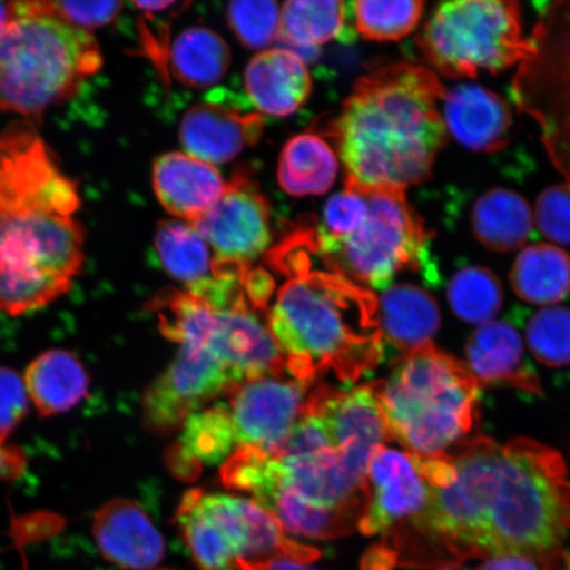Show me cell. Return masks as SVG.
<instances>
[{
    "label": "cell",
    "instance_id": "6da1fadb",
    "mask_svg": "<svg viewBox=\"0 0 570 570\" xmlns=\"http://www.w3.org/2000/svg\"><path fill=\"white\" fill-rule=\"evenodd\" d=\"M415 461L431 498L422 515L397 529L404 566L439 569L502 553L529 556L550 570L564 566L570 483L552 448L480 436Z\"/></svg>",
    "mask_w": 570,
    "mask_h": 570
},
{
    "label": "cell",
    "instance_id": "7a4b0ae2",
    "mask_svg": "<svg viewBox=\"0 0 570 570\" xmlns=\"http://www.w3.org/2000/svg\"><path fill=\"white\" fill-rule=\"evenodd\" d=\"M80 197L31 124L0 135V311L19 316L67 294L83 262Z\"/></svg>",
    "mask_w": 570,
    "mask_h": 570
},
{
    "label": "cell",
    "instance_id": "3957f363",
    "mask_svg": "<svg viewBox=\"0 0 570 570\" xmlns=\"http://www.w3.org/2000/svg\"><path fill=\"white\" fill-rule=\"evenodd\" d=\"M445 95L416 63H381L360 77L330 127L346 180L402 189L425 181L449 137L438 106Z\"/></svg>",
    "mask_w": 570,
    "mask_h": 570
},
{
    "label": "cell",
    "instance_id": "277c9868",
    "mask_svg": "<svg viewBox=\"0 0 570 570\" xmlns=\"http://www.w3.org/2000/svg\"><path fill=\"white\" fill-rule=\"evenodd\" d=\"M274 265L291 274L269 312V332L285 358V373L313 384L333 372L353 383L384 358L372 291L331 271H312L306 253L294 242L274 255Z\"/></svg>",
    "mask_w": 570,
    "mask_h": 570
},
{
    "label": "cell",
    "instance_id": "5b68a950",
    "mask_svg": "<svg viewBox=\"0 0 570 570\" xmlns=\"http://www.w3.org/2000/svg\"><path fill=\"white\" fill-rule=\"evenodd\" d=\"M374 386L391 439L413 458L446 454L479 416L480 382L465 363L433 344L403 354Z\"/></svg>",
    "mask_w": 570,
    "mask_h": 570
},
{
    "label": "cell",
    "instance_id": "8992f818",
    "mask_svg": "<svg viewBox=\"0 0 570 570\" xmlns=\"http://www.w3.org/2000/svg\"><path fill=\"white\" fill-rule=\"evenodd\" d=\"M101 67L88 31L17 2V18L0 35V110L39 122Z\"/></svg>",
    "mask_w": 570,
    "mask_h": 570
},
{
    "label": "cell",
    "instance_id": "52a82bcc",
    "mask_svg": "<svg viewBox=\"0 0 570 570\" xmlns=\"http://www.w3.org/2000/svg\"><path fill=\"white\" fill-rule=\"evenodd\" d=\"M366 216L352 234L318 242L308 233L306 239L331 273L366 289L386 291L403 271L431 266V233L410 205L405 189L366 187Z\"/></svg>",
    "mask_w": 570,
    "mask_h": 570
},
{
    "label": "cell",
    "instance_id": "ba28073f",
    "mask_svg": "<svg viewBox=\"0 0 570 570\" xmlns=\"http://www.w3.org/2000/svg\"><path fill=\"white\" fill-rule=\"evenodd\" d=\"M430 66L451 80L475 78L522 63L533 52L523 32L522 10L510 0L441 3L416 38Z\"/></svg>",
    "mask_w": 570,
    "mask_h": 570
},
{
    "label": "cell",
    "instance_id": "9c48e42d",
    "mask_svg": "<svg viewBox=\"0 0 570 570\" xmlns=\"http://www.w3.org/2000/svg\"><path fill=\"white\" fill-rule=\"evenodd\" d=\"M533 27V52L512 81L519 110L538 124L556 169L570 185V2L543 3Z\"/></svg>",
    "mask_w": 570,
    "mask_h": 570
},
{
    "label": "cell",
    "instance_id": "30bf717a",
    "mask_svg": "<svg viewBox=\"0 0 570 570\" xmlns=\"http://www.w3.org/2000/svg\"><path fill=\"white\" fill-rule=\"evenodd\" d=\"M244 382L210 348L181 345L176 358L146 391L142 424L151 433L168 436L203 405Z\"/></svg>",
    "mask_w": 570,
    "mask_h": 570
},
{
    "label": "cell",
    "instance_id": "8fae6325",
    "mask_svg": "<svg viewBox=\"0 0 570 570\" xmlns=\"http://www.w3.org/2000/svg\"><path fill=\"white\" fill-rule=\"evenodd\" d=\"M191 226L217 261L249 265L273 242L269 204L244 169L235 173L219 202Z\"/></svg>",
    "mask_w": 570,
    "mask_h": 570
},
{
    "label": "cell",
    "instance_id": "7c38bea8",
    "mask_svg": "<svg viewBox=\"0 0 570 570\" xmlns=\"http://www.w3.org/2000/svg\"><path fill=\"white\" fill-rule=\"evenodd\" d=\"M282 376H263L232 392L230 412L239 446H255L273 458L282 451L312 386Z\"/></svg>",
    "mask_w": 570,
    "mask_h": 570
},
{
    "label": "cell",
    "instance_id": "4fadbf2b",
    "mask_svg": "<svg viewBox=\"0 0 570 570\" xmlns=\"http://www.w3.org/2000/svg\"><path fill=\"white\" fill-rule=\"evenodd\" d=\"M198 508L210 517L229 538L239 562L288 559L308 564L320 558L315 547L291 540L279 520L261 504L225 494H206L195 489Z\"/></svg>",
    "mask_w": 570,
    "mask_h": 570
},
{
    "label": "cell",
    "instance_id": "5bb4252c",
    "mask_svg": "<svg viewBox=\"0 0 570 570\" xmlns=\"http://www.w3.org/2000/svg\"><path fill=\"white\" fill-rule=\"evenodd\" d=\"M366 482L367 505L358 525L366 537L413 522L430 504V487L407 452L377 448L368 463Z\"/></svg>",
    "mask_w": 570,
    "mask_h": 570
},
{
    "label": "cell",
    "instance_id": "9a60e30c",
    "mask_svg": "<svg viewBox=\"0 0 570 570\" xmlns=\"http://www.w3.org/2000/svg\"><path fill=\"white\" fill-rule=\"evenodd\" d=\"M303 409L324 420L337 451L362 469L392 440L374 383L354 390L321 386L309 392Z\"/></svg>",
    "mask_w": 570,
    "mask_h": 570
},
{
    "label": "cell",
    "instance_id": "2e32d148",
    "mask_svg": "<svg viewBox=\"0 0 570 570\" xmlns=\"http://www.w3.org/2000/svg\"><path fill=\"white\" fill-rule=\"evenodd\" d=\"M92 533L104 558L124 570H153L166 554L163 534L132 499L105 503L96 512Z\"/></svg>",
    "mask_w": 570,
    "mask_h": 570
},
{
    "label": "cell",
    "instance_id": "e0dca14e",
    "mask_svg": "<svg viewBox=\"0 0 570 570\" xmlns=\"http://www.w3.org/2000/svg\"><path fill=\"white\" fill-rule=\"evenodd\" d=\"M265 128L261 112H244L219 104H202L185 112L180 141L188 155L225 164L259 141Z\"/></svg>",
    "mask_w": 570,
    "mask_h": 570
},
{
    "label": "cell",
    "instance_id": "ac0fdd59",
    "mask_svg": "<svg viewBox=\"0 0 570 570\" xmlns=\"http://www.w3.org/2000/svg\"><path fill=\"white\" fill-rule=\"evenodd\" d=\"M153 184L163 208L190 225L219 202L227 185L212 164L184 153H168L156 159Z\"/></svg>",
    "mask_w": 570,
    "mask_h": 570
},
{
    "label": "cell",
    "instance_id": "d6986e66",
    "mask_svg": "<svg viewBox=\"0 0 570 570\" xmlns=\"http://www.w3.org/2000/svg\"><path fill=\"white\" fill-rule=\"evenodd\" d=\"M444 122L463 147L494 153L508 145L512 114L508 102L474 83H463L444 97Z\"/></svg>",
    "mask_w": 570,
    "mask_h": 570
},
{
    "label": "cell",
    "instance_id": "ffe728a7",
    "mask_svg": "<svg viewBox=\"0 0 570 570\" xmlns=\"http://www.w3.org/2000/svg\"><path fill=\"white\" fill-rule=\"evenodd\" d=\"M254 497L256 503L279 520L284 531L320 540L338 539L358 529L367 505L327 509L303 501L283 487L275 459L266 480Z\"/></svg>",
    "mask_w": 570,
    "mask_h": 570
},
{
    "label": "cell",
    "instance_id": "44dd1931",
    "mask_svg": "<svg viewBox=\"0 0 570 570\" xmlns=\"http://www.w3.org/2000/svg\"><path fill=\"white\" fill-rule=\"evenodd\" d=\"M245 87L263 116L289 117L308 101L312 78L301 55L287 49H268L249 60Z\"/></svg>",
    "mask_w": 570,
    "mask_h": 570
},
{
    "label": "cell",
    "instance_id": "7402d4cb",
    "mask_svg": "<svg viewBox=\"0 0 570 570\" xmlns=\"http://www.w3.org/2000/svg\"><path fill=\"white\" fill-rule=\"evenodd\" d=\"M466 358L480 384H501L541 395L539 376L524 358L522 338L508 323L481 325L468 341Z\"/></svg>",
    "mask_w": 570,
    "mask_h": 570
},
{
    "label": "cell",
    "instance_id": "603a6c76",
    "mask_svg": "<svg viewBox=\"0 0 570 570\" xmlns=\"http://www.w3.org/2000/svg\"><path fill=\"white\" fill-rule=\"evenodd\" d=\"M237 444L232 412L226 404L199 410L187 419L180 438L169 449L170 472L183 481H194L202 473V465L225 462Z\"/></svg>",
    "mask_w": 570,
    "mask_h": 570
},
{
    "label": "cell",
    "instance_id": "cb8c5ba5",
    "mask_svg": "<svg viewBox=\"0 0 570 570\" xmlns=\"http://www.w3.org/2000/svg\"><path fill=\"white\" fill-rule=\"evenodd\" d=\"M377 321L383 340L407 354L432 344L441 315L436 301L423 288L397 284L377 298Z\"/></svg>",
    "mask_w": 570,
    "mask_h": 570
},
{
    "label": "cell",
    "instance_id": "d4e9b609",
    "mask_svg": "<svg viewBox=\"0 0 570 570\" xmlns=\"http://www.w3.org/2000/svg\"><path fill=\"white\" fill-rule=\"evenodd\" d=\"M28 396L42 417L77 407L89 394L90 377L73 353L53 348L35 358L24 375Z\"/></svg>",
    "mask_w": 570,
    "mask_h": 570
},
{
    "label": "cell",
    "instance_id": "484cf974",
    "mask_svg": "<svg viewBox=\"0 0 570 570\" xmlns=\"http://www.w3.org/2000/svg\"><path fill=\"white\" fill-rule=\"evenodd\" d=\"M338 169V156L330 142L316 134L305 132L285 142L277 180L291 196L324 195L336 183Z\"/></svg>",
    "mask_w": 570,
    "mask_h": 570
},
{
    "label": "cell",
    "instance_id": "4316f807",
    "mask_svg": "<svg viewBox=\"0 0 570 570\" xmlns=\"http://www.w3.org/2000/svg\"><path fill=\"white\" fill-rule=\"evenodd\" d=\"M472 226L476 240L497 253L514 252L531 238L533 214L529 203L509 189H493L475 203Z\"/></svg>",
    "mask_w": 570,
    "mask_h": 570
},
{
    "label": "cell",
    "instance_id": "83f0119b",
    "mask_svg": "<svg viewBox=\"0 0 570 570\" xmlns=\"http://www.w3.org/2000/svg\"><path fill=\"white\" fill-rule=\"evenodd\" d=\"M232 62L229 46L217 32L191 27L177 36L169 48L168 67L187 87L204 89L218 83Z\"/></svg>",
    "mask_w": 570,
    "mask_h": 570
},
{
    "label": "cell",
    "instance_id": "f1b7e54d",
    "mask_svg": "<svg viewBox=\"0 0 570 570\" xmlns=\"http://www.w3.org/2000/svg\"><path fill=\"white\" fill-rule=\"evenodd\" d=\"M515 294L534 305L564 301L570 292V259L559 247L533 245L518 255L511 269Z\"/></svg>",
    "mask_w": 570,
    "mask_h": 570
},
{
    "label": "cell",
    "instance_id": "f546056e",
    "mask_svg": "<svg viewBox=\"0 0 570 570\" xmlns=\"http://www.w3.org/2000/svg\"><path fill=\"white\" fill-rule=\"evenodd\" d=\"M155 248L163 268L187 289L214 277L209 245L190 224L163 220L155 235Z\"/></svg>",
    "mask_w": 570,
    "mask_h": 570
},
{
    "label": "cell",
    "instance_id": "4dcf8cb0",
    "mask_svg": "<svg viewBox=\"0 0 570 570\" xmlns=\"http://www.w3.org/2000/svg\"><path fill=\"white\" fill-rule=\"evenodd\" d=\"M351 4L337 0H292L283 4L281 39L302 49H313L341 39L353 18Z\"/></svg>",
    "mask_w": 570,
    "mask_h": 570
},
{
    "label": "cell",
    "instance_id": "1f68e13d",
    "mask_svg": "<svg viewBox=\"0 0 570 570\" xmlns=\"http://www.w3.org/2000/svg\"><path fill=\"white\" fill-rule=\"evenodd\" d=\"M185 544L202 570H244L229 538L198 508L195 489L184 494L175 517Z\"/></svg>",
    "mask_w": 570,
    "mask_h": 570
},
{
    "label": "cell",
    "instance_id": "d6a6232c",
    "mask_svg": "<svg viewBox=\"0 0 570 570\" xmlns=\"http://www.w3.org/2000/svg\"><path fill=\"white\" fill-rule=\"evenodd\" d=\"M448 301L454 315L466 323H490L503 304L501 282L490 269L468 266L453 276Z\"/></svg>",
    "mask_w": 570,
    "mask_h": 570
},
{
    "label": "cell",
    "instance_id": "836d02e7",
    "mask_svg": "<svg viewBox=\"0 0 570 570\" xmlns=\"http://www.w3.org/2000/svg\"><path fill=\"white\" fill-rule=\"evenodd\" d=\"M424 2H376L360 0L352 3V13L356 32L368 41H396L405 38L420 23L424 11Z\"/></svg>",
    "mask_w": 570,
    "mask_h": 570
},
{
    "label": "cell",
    "instance_id": "e575fe53",
    "mask_svg": "<svg viewBox=\"0 0 570 570\" xmlns=\"http://www.w3.org/2000/svg\"><path fill=\"white\" fill-rule=\"evenodd\" d=\"M527 341L534 358L550 367L570 365V309L548 306L532 317Z\"/></svg>",
    "mask_w": 570,
    "mask_h": 570
},
{
    "label": "cell",
    "instance_id": "d590c367",
    "mask_svg": "<svg viewBox=\"0 0 570 570\" xmlns=\"http://www.w3.org/2000/svg\"><path fill=\"white\" fill-rule=\"evenodd\" d=\"M227 21L240 41L248 49H265L281 39L282 9L267 0H238L226 11Z\"/></svg>",
    "mask_w": 570,
    "mask_h": 570
},
{
    "label": "cell",
    "instance_id": "8d00e7d4",
    "mask_svg": "<svg viewBox=\"0 0 570 570\" xmlns=\"http://www.w3.org/2000/svg\"><path fill=\"white\" fill-rule=\"evenodd\" d=\"M27 10L46 13L66 23L81 28H97L111 23L124 3L120 2H24Z\"/></svg>",
    "mask_w": 570,
    "mask_h": 570
},
{
    "label": "cell",
    "instance_id": "74e56055",
    "mask_svg": "<svg viewBox=\"0 0 570 570\" xmlns=\"http://www.w3.org/2000/svg\"><path fill=\"white\" fill-rule=\"evenodd\" d=\"M534 218L544 237L570 245V185H554L541 191Z\"/></svg>",
    "mask_w": 570,
    "mask_h": 570
},
{
    "label": "cell",
    "instance_id": "f35d334b",
    "mask_svg": "<svg viewBox=\"0 0 570 570\" xmlns=\"http://www.w3.org/2000/svg\"><path fill=\"white\" fill-rule=\"evenodd\" d=\"M30 407L24 377L10 368H0V444L21 423Z\"/></svg>",
    "mask_w": 570,
    "mask_h": 570
},
{
    "label": "cell",
    "instance_id": "ab89813d",
    "mask_svg": "<svg viewBox=\"0 0 570 570\" xmlns=\"http://www.w3.org/2000/svg\"><path fill=\"white\" fill-rule=\"evenodd\" d=\"M479 570H550L543 562L517 553H502L484 559Z\"/></svg>",
    "mask_w": 570,
    "mask_h": 570
},
{
    "label": "cell",
    "instance_id": "60d3db41",
    "mask_svg": "<svg viewBox=\"0 0 570 570\" xmlns=\"http://www.w3.org/2000/svg\"><path fill=\"white\" fill-rule=\"evenodd\" d=\"M24 466L26 458L20 449L0 444V480L17 479Z\"/></svg>",
    "mask_w": 570,
    "mask_h": 570
},
{
    "label": "cell",
    "instance_id": "b9f144b4",
    "mask_svg": "<svg viewBox=\"0 0 570 570\" xmlns=\"http://www.w3.org/2000/svg\"><path fill=\"white\" fill-rule=\"evenodd\" d=\"M239 566L244 570H315L305 568L296 561L288 559H274L263 562H245L240 561Z\"/></svg>",
    "mask_w": 570,
    "mask_h": 570
},
{
    "label": "cell",
    "instance_id": "7bdbcfd3",
    "mask_svg": "<svg viewBox=\"0 0 570 570\" xmlns=\"http://www.w3.org/2000/svg\"><path fill=\"white\" fill-rule=\"evenodd\" d=\"M17 18V2L0 3V35L6 30V27Z\"/></svg>",
    "mask_w": 570,
    "mask_h": 570
},
{
    "label": "cell",
    "instance_id": "ee69618b",
    "mask_svg": "<svg viewBox=\"0 0 570 570\" xmlns=\"http://www.w3.org/2000/svg\"><path fill=\"white\" fill-rule=\"evenodd\" d=\"M436 570H466V569H462L459 566H452V567L439 568Z\"/></svg>",
    "mask_w": 570,
    "mask_h": 570
},
{
    "label": "cell",
    "instance_id": "f6af8a7d",
    "mask_svg": "<svg viewBox=\"0 0 570 570\" xmlns=\"http://www.w3.org/2000/svg\"><path fill=\"white\" fill-rule=\"evenodd\" d=\"M562 570H570V553L568 556V559L566 561L564 568H562Z\"/></svg>",
    "mask_w": 570,
    "mask_h": 570
},
{
    "label": "cell",
    "instance_id": "bcb514c9",
    "mask_svg": "<svg viewBox=\"0 0 570 570\" xmlns=\"http://www.w3.org/2000/svg\"><path fill=\"white\" fill-rule=\"evenodd\" d=\"M161 570H175V569H161Z\"/></svg>",
    "mask_w": 570,
    "mask_h": 570
}]
</instances>
